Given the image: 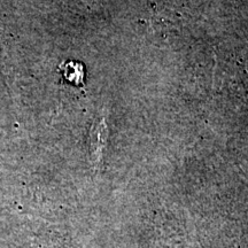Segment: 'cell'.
I'll return each instance as SVG.
<instances>
[{
    "label": "cell",
    "instance_id": "cell-1",
    "mask_svg": "<svg viewBox=\"0 0 248 248\" xmlns=\"http://www.w3.org/2000/svg\"><path fill=\"white\" fill-rule=\"evenodd\" d=\"M108 139V128L105 119L93 124L90 132V154L94 163H100L104 150L106 147Z\"/></svg>",
    "mask_w": 248,
    "mask_h": 248
},
{
    "label": "cell",
    "instance_id": "cell-2",
    "mask_svg": "<svg viewBox=\"0 0 248 248\" xmlns=\"http://www.w3.org/2000/svg\"><path fill=\"white\" fill-rule=\"evenodd\" d=\"M60 69L63 74L64 78L68 82L73 83L75 85H83V79H84V69L80 63L77 62H66L60 66Z\"/></svg>",
    "mask_w": 248,
    "mask_h": 248
}]
</instances>
